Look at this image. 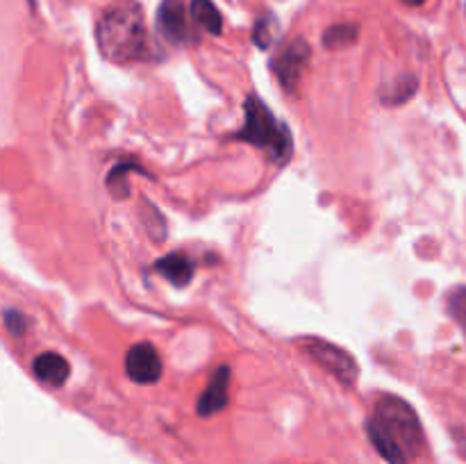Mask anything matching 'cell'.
<instances>
[{
  "mask_svg": "<svg viewBox=\"0 0 466 464\" xmlns=\"http://www.w3.org/2000/svg\"><path fill=\"white\" fill-rule=\"evenodd\" d=\"M32 371H35V376L39 378L44 385H50V387H59L66 382L68 373H71V367H68L66 359L62 358L59 353H41L36 355L35 362H32Z\"/></svg>",
  "mask_w": 466,
  "mask_h": 464,
  "instance_id": "obj_10",
  "label": "cell"
},
{
  "mask_svg": "<svg viewBox=\"0 0 466 464\" xmlns=\"http://www.w3.org/2000/svg\"><path fill=\"white\" fill-rule=\"evenodd\" d=\"M376 419L382 430L400 446L408 458H417L426 449V437H423L421 421L417 412L399 396H382L376 403Z\"/></svg>",
  "mask_w": 466,
  "mask_h": 464,
  "instance_id": "obj_3",
  "label": "cell"
},
{
  "mask_svg": "<svg viewBox=\"0 0 466 464\" xmlns=\"http://www.w3.org/2000/svg\"><path fill=\"white\" fill-rule=\"evenodd\" d=\"M126 373L137 385H153L162 378V359L148 341L130 346L126 355Z\"/></svg>",
  "mask_w": 466,
  "mask_h": 464,
  "instance_id": "obj_6",
  "label": "cell"
},
{
  "mask_svg": "<svg viewBox=\"0 0 466 464\" xmlns=\"http://www.w3.org/2000/svg\"><path fill=\"white\" fill-rule=\"evenodd\" d=\"M303 346L305 350H308V353L312 355V358L317 359L328 373H330V376H335L337 380L341 382V385L353 387L355 382H358V376H360L358 362H355L353 355L346 353L344 348L335 346L332 341L314 339V337L312 339H305Z\"/></svg>",
  "mask_w": 466,
  "mask_h": 464,
  "instance_id": "obj_4",
  "label": "cell"
},
{
  "mask_svg": "<svg viewBox=\"0 0 466 464\" xmlns=\"http://www.w3.org/2000/svg\"><path fill=\"white\" fill-rule=\"evenodd\" d=\"M360 27L355 23H337V25L328 27L326 35H323V45L330 50L344 48V45H350L355 39H358Z\"/></svg>",
  "mask_w": 466,
  "mask_h": 464,
  "instance_id": "obj_14",
  "label": "cell"
},
{
  "mask_svg": "<svg viewBox=\"0 0 466 464\" xmlns=\"http://www.w3.org/2000/svg\"><path fill=\"white\" fill-rule=\"evenodd\" d=\"M157 27L171 44L185 45L196 39L187 16L185 0H162L157 9Z\"/></svg>",
  "mask_w": 466,
  "mask_h": 464,
  "instance_id": "obj_7",
  "label": "cell"
},
{
  "mask_svg": "<svg viewBox=\"0 0 466 464\" xmlns=\"http://www.w3.org/2000/svg\"><path fill=\"white\" fill-rule=\"evenodd\" d=\"M3 318H5V328H7V332L12 337H23L27 328H30V318H27L23 312H18V309H5Z\"/></svg>",
  "mask_w": 466,
  "mask_h": 464,
  "instance_id": "obj_17",
  "label": "cell"
},
{
  "mask_svg": "<svg viewBox=\"0 0 466 464\" xmlns=\"http://www.w3.org/2000/svg\"><path fill=\"white\" fill-rule=\"evenodd\" d=\"M191 18L198 23L203 30H208L209 35H221L223 32V16L217 7H214L212 0H194L191 3Z\"/></svg>",
  "mask_w": 466,
  "mask_h": 464,
  "instance_id": "obj_12",
  "label": "cell"
},
{
  "mask_svg": "<svg viewBox=\"0 0 466 464\" xmlns=\"http://www.w3.org/2000/svg\"><path fill=\"white\" fill-rule=\"evenodd\" d=\"M405 5H410V7H421L423 3H426V0H403Z\"/></svg>",
  "mask_w": 466,
  "mask_h": 464,
  "instance_id": "obj_19",
  "label": "cell"
},
{
  "mask_svg": "<svg viewBox=\"0 0 466 464\" xmlns=\"http://www.w3.org/2000/svg\"><path fill=\"white\" fill-rule=\"evenodd\" d=\"M367 432H369V439L373 441V446L378 449V453L387 459L390 464H410L408 455L400 450V446L387 435L385 430L380 428V423L376 419H369L367 421Z\"/></svg>",
  "mask_w": 466,
  "mask_h": 464,
  "instance_id": "obj_11",
  "label": "cell"
},
{
  "mask_svg": "<svg viewBox=\"0 0 466 464\" xmlns=\"http://www.w3.org/2000/svg\"><path fill=\"white\" fill-rule=\"evenodd\" d=\"M130 171H141V168L137 166V164L123 162V164H116V166L109 171L107 189H112L114 198L123 200L127 194H130V185H127V176H130Z\"/></svg>",
  "mask_w": 466,
  "mask_h": 464,
  "instance_id": "obj_15",
  "label": "cell"
},
{
  "mask_svg": "<svg viewBox=\"0 0 466 464\" xmlns=\"http://www.w3.org/2000/svg\"><path fill=\"white\" fill-rule=\"evenodd\" d=\"M237 136L246 141V144L262 148L273 162L285 164L291 157V153H294L289 130L268 112L264 100L258 98V96L246 98V121L244 127L237 132Z\"/></svg>",
  "mask_w": 466,
  "mask_h": 464,
  "instance_id": "obj_2",
  "label": "cell"
},
{
  "mask_svg": "<svg viewBox=\"0 0 466 464\" xmlns=\"http://www.w3.org/2000/svg\"><path fill=\"white\" fill-rule=\"evenodd\" d=\"M155 271H157L159 276L167 277L171 285L187 287L191 282V277H194L196 264L191 262L189 255L171 253L164 255V257H159L157 262H155Z\"/></svg>",
  "mask_w": 466,
  "mask_h": 464,
  "instance_id": "obj_9",
  "label": "cell"
},
{
  "mask_svg": "<svg viewBox=\"0 0 466 464\" xmlns=\"http://www.w3.org/2000/svg\"><path fill=\"white\" fill-rule=\"evenodd\" d=\"M391 89H394V96L387 98V103H403V100H408L410 96H414V91H417V77L403 76Z\"/></svg>",
  "mask_w": 466,
  "mask_h": 464,
  "instance_id": "obj_18",
  "label": "cell"
},
{
  "mask_svg": "<svg viewBox=\"0 0 466 464\" xmlns=\"http://www.w3.org/2000/svg\"><path fill=\"white\" fill-rule=\"evenodd\" d=\"M309 57H312V50L305 44L303 39H294L291 44H287L280 53L273 57L271 71L276 73L278 82L282 85L285 91H294L299 85V77L303 76L305 66H308Z\"/></svg>",
  "mask_w": 466,
  "mask_h": 464,
  "instance_id": "obj_5",
  "label": "cell"
},
{
  "mask_svg": "<svg viewBox=\"0 0 466 464\" xmlns=\"http://www.w3.org/2000/svg\"><path fill=\"white\" fill-rule=\"evenodd\" d=\"M98 48L109 62L130 64L153 57L148 30H146L144 12L137 3H118L100 16L96 25Z\"/></svg>",
  "mask_w": 466,
  "mask_h": 464,
  "instance_id": "obj_1",
  "label": "cell"
},
{
  "mask_svg": "<svg viewBox=\"0 0 466 464\" xmlns=\"http://www.w3.org/2000/svg\"><path fill=\"white\" fill-rule=\"evenodd\" d=\"M278 36H280V23H278L276 14H262L253 25V44L258 45V48L268 50L276 44Z\"/></svg>",
  "mask_w": 466,
  "mask_h": 464,
  "instance_id": "obj_13",
  "label": "cell"
},
{
  "mask_svg": "<svg viewBox=\"0 0 466 464\" xmlns=\"http://www.w3.org/2000/svg\"><path fill=\"white\" fill-rule=\"evenodd\" d=\"M446 309L466 337V287H455L451 291L449 298H446Z\"/></svg>",
  "mask_w": 466,
  "mask_h": 464,
  "instance_id": "obj_16",
  "label": "cell"
},
{
  "mask_svg": "<svg viewBox=\"0 0 466 464\" xmlns=\"http://www.w3.org/2000/svg\"><path fill=\"white\" fill-rule=\"evenodd\" d=\"M228 385H230V368L218 367L209 378L205 391L200 394L198 403H196V412L200 417H212V414L221 412L228 405Z\"/></svg>",
  "mask_w": 466,
  "mask_h": 464,
  "instance_id": "obj_8",
  "label": "cell"
}]
</instances>
